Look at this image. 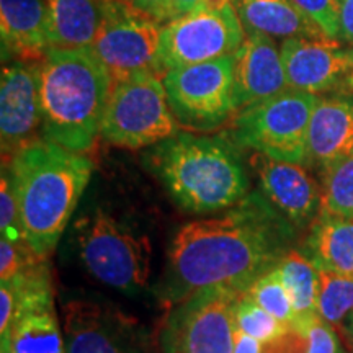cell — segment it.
Here are the masks:
<instances>
[{
  "mask_svg": "<svg viewBox=\"0 0 353 353\" xmlns=\"http://www.w3.org/2000/svg\"><path fill=\"white\" fill-rule=\"evenodd\" d=\"M291 226L263 192L214 218L183 224L170 242L165 299L175 304L210 288L244 293L290 252Z\"/></svg>",
  "mask_w": 353,
  "mask_h": 353,
  "instance_id": "1",
  "label": "cell"
},
{
  "mask_svg": "<svg viewBox=\"0 0 353 353\" xmlns=\"http://www.w3.org/2000/svg\"><path fill=\"white\" fill-rule=\"evenodd\" d=\"M2 165L10 172L25 239L46 259L63 237L90 182L94 162L85 154L37 138Z\"/></svg>",
  "mask_w": 353,
  "mask_h": 353,
  "instance_id": "2",
  "label": "cell"
},
{
  "mask_svg": "<svg viewBox=\"0 0 353 353\" xmlns=\"http://www.w3.org/2000/svg\"><path fill=\"white\" fill-rule=\"evenodd\" d=\"M112 79L90 48H52L39 63L43 138L85 154L100 134Z\"/></svg>",
  "mask_w": 353,
  "mask_h": 353,
  "instance_id": "3",
  "label": "cell"
},
{
  "mask_svg": "<svg viewBox=\"0 0 353 353\" xmlns=\"http://www.w3.org/2000/svg\"><path fill=\"white\" fill-rule=\"evenodd\" d=\"M148 159L176 205L192 213L229 210L250 193L239 152L223 138L175 134Z\"/></svg>",
  "mask_w": 353,
  "mask_h": 353,
  "instance_id": "4",
  "label": "cell"
},
{
  "mask_svg": "<svg viewBox=\"0 0 353 353\" xmlns=\"http://www.w3.org/2000/svg\"><path fill=\"white\" fill-rule=\"evenodd\" d=\"M74 226L79 257L97 281L126 294L148 288L152 255L148 237L101 206L81 216Z\"/></svg>",
  "mask_w": 353,
  "mask_h": 353,
  "instance_id": "5",
  "label": "cell"
},
{
  "mask_svg": "<svg viewBox=\"0 0 353 353\" xmlns=\"http://www.w3.org/2000/svg\"><path fill=\"white\" fill-rule=\"evenodd\" d=\"M164 79L143 72L113 83L100 125V136L126 149L151 148L176 134Z\"/></svg>",
  "mask_w": 353,
  "mask_h": 353,
  "instance_id": "6",
  "label": "cell"
},
{
  "mask_svg": "<svg viewBox=\"0 0 353 353\" xmlns=\"http://www.w3.org/2000/svg\"><path fill=\"white\" fill-rule=\"evenodd\" d=\"M317 95L286 88L239 110L232 123L234 144L276 161L306 165L307 130Z\"/></svg>",
  "mask_w": 353,
  "mask_h": 353,
  "instance_id": "7",
  "label": "cell"
},
{
  "mask_svg": "<svg viewBox=\"0 0 353 353\" xmlns=\"http://www.w3.org/2000/svg\"><path fill=\"white\" fill-rule=\"evenodd\" d=\"M162 26V21L126 0H107L103 21L90 51L107 69L112 85L143 72L164 76L161 69Z\"/></svg>",
  "mask_w": 353,
  "mask_h": 353,
  "instance_id": "8",
  "label": "cell"
},
{
  "mask_svg": "<svg viewBox=\"0 0 353 353\" xmlns=\"http://www.w3.org/2000/svg\"><path fill=\"white\" fill-rule=\"evenodd\" d=\"M162 79L175 120L190 130H214L239 112L234 54L170 69Z\"/></svg>",
  "mask_w": 353,
  "mask_h": 353,
  "instance_id": "9",
  "label": "cell"
},
{
  "mask_svg": "<svg viewBox=\"0 0 353 353\" xmlns=\"http://www.w3.org/2000/svg\"><path fill=\"white\" fill-rule=\"evenodd\" d=\"M241 294L210 288L175 303L161 332L162 353H232Z\"/></svg>",
  "mask_w": 353,
  "mask_h": 353,
  "instance_id": "10",
  "label": "cell"
},
{
  "mask_svg": "<svg viewBox=\"0 0 353 353\" xmlns=\"http://www.w3.org/2000/svg\"><path fill=\"white\" fill-rule=\"evenodd\" d=\"M244 38L245 30L234 3L176 15L162 26V74L231 56Z\"/></svg>",
  "mask_w": 353,
  "mask_h": 353,
  "instance_id": "11",
  "label": "cell"
},
{
  "mask_svg": "<svg viewBox=\"0 0 353 353\" xmlns=\"http://www.w3.org/2000/svg\"><path fill=\"white\" fill-rule=\"evenodd\" d=\"M63 334L65 353H151V341L143 325L108 303H65Z\"/></svg>",
  "mask_w": 353,
  "mask_h": 353,
  "instance_id": "12",
  "label": "cell"
},
{
  "mask_svg": "<svg viewBox=\"0 0 353 353\" xmlns=\"http://www.w3.org/2000/svg\"><path fill=\"white\" fill-rule=\"evenodd\" d=\"M39 63L13 61L2 68L0 139L3 164L10 161L25 144L37 139L34 132L43 125Z\"/></svg>",
  "mask_w": 353,
  "mask_h": 353,
  "instance_id": "13",
  "label": "cell"
},
{
  "mask_svg": "<svg viewBox=\"0 0 353 353\" xmlns=\"http://www.w3.org/2000/svg\"><path fill=\"white\" fill-rule=\"evenodd\" d=\"M281 57L288 88L322 94L347 82L353 70V48L339 39L290 38L281 43Z\"/></svg>",
  "mask_w": 353,
  "mask_h": 353,
  "instance_id": "14",
  "label": "cell"
},
{
  "mask_svg": "<svg viewBox=\"0 0 353 353\" xmlns=\"http://www.w3.org/2000/svg\"><path fill=\"white\" fill-rule=\"evenodd\" d=\"M250 164L263 195L293 226H304L321 213V190L301 164L276 161L255 152Z\"/></svg>",
  "mask_w": 353,
  "mask_h": 353,
  "instance_id": "15",
  "label": "cell"
},
{
  "mask_svg": "<svg viewBox=\"0 0 353 353\" xmlns=\"http://www.w3.org/2000/svg\"><path fill=\"white\" fill-rule=\"evenodd\" d=\"M237 110L270 99L288 88L281 50L263 33H245L234 52Z\"/></svg>",
  "mask_w": 353,
  "mask_h": 353,
  "instance_id": "16",
  "label": "cell"
},
{
  "mask_svg": "<svg viewBox=\"0 0 353 353\" xmlns=\"http://www.w3.org/2000/svg\"><path fill=\"white\" fill-rule=\"evenodd\" d=\"M353 154V100L347 97L319 99L307 130L306 165L321 172Z\"/></svg>",
  "mask_w": 353,
  "mask_h": 353,
  "instance_id": "17",
  "label": "cell"
},
{
  "mask_svg": "<svg viewBox=\"0 0 353 353\" xmlns=\"http://www.w3.org/2000/svg\"><path fill=\"white\" fill-rule=\"evenodd\" d=\"M2 52L15 61L38 63L51 50L44 0H0Z\"/></svg>",
  "mask_w": 353,
  "mask_h": 353,
  "instance_id": "18",
  "label": "cell"
},
{
  "mask_svg": "<svg viewBox=\"0 0 353 353\" xmlns=\"http://www.w3.org/2000/svg\"><path fill=\"white\" fill-rule=\"evenodd\" d=\"M51 50L90 48L100 32L107 0H44Z\"/></svg>",
  "mask_w": 353,
  "mask_h": 353,
  "instance_id": "19",
  "label": "cell"
},
{
  "mask_svg": "<svg viewBox=\"0 0 353 353\" xmlns=\"http://www.w3.org/2000/svg\"><path fill=\"white\" fill-rule=\"evenodd\" d=\"M234 7L245 33H263L280 39L325 37L293 0H234Z\"/></svg>",
  "mask_w": 353,
  "mask_h": 353,
  "instance_id": "20",
  "label": "cell"
},
{
  "mask_svg": "<svg viewBox=\"0 0 353 353\" xmlns=\"http://www.w3.org/2000/svg\"><path fill=\"white\" fill-rule=\"evenodd\" d=\"M303 254L317 270L353 275V219L321 211L312 221Z\"/></svg>",
  "mask_w": 353,
  "mask_h": 353,
  "instance_id": "21",
  "label": "cell"
},
{
  "mask_svg": "<svg viewBox=\"0 0 353 353\" xmlns=\"http://www.w3.org/2000/svg\"><path fill=\"white\" fill-rule=\"evenodd\" d=\"M0 342V348H8L12 353H65L54 303L21 312Z\"/></svg>",
  "mask_w": 353,
  "mask_h": 353,
  "instance_id": "22",
  "label": "cell"
},
{
  "mask_svg": "<svg viewBox=\"0 0 353 353\" xmlns=\"http://www.w3.org/2000/svg\"><path fill=\"white\" fill-rule=\"evenodd\" d=\"M276 272L288 290L294 309V322L290 329L298 330L317 316L319 270L303 252L290 250L276 265Z\"/></svg>",
  "mask_w": 353,
  "mask_h": 353,
  "instance_id": "23",
  "label": "cell"
},
{
  "mask_svg": "<svg viewBox=\"0 0 353 353\" xmlns=\"http://www.w3.org/2000/svg\"><path fill=\"white\" fill-rule=\"evenodd\" d=\"M321 174V211L353 219V154L325 167Z\"/></svg>",
  "mask_w": 353,
  "mask_h": 353,
  "instance_id": "24",
  "label": "cell"
},
{
  "mask_svg": "<svg viewBox=\"0 0 353 353\" xmlns=\"http://www.w3.org/2000/svg\"><path fill=\"white\" fill-rule=\"evenodd\" d=\"M353 312V275L319 270L317 314L334 327H342Z\"/></svg>",
  "mask_w": 353,
  "mask_h": 353,
  "instance_id": "25",
  "label": "cell"
},
{
  "mask_svg": "<svg viewBox=\"0 0 353 353\" xmlns=\"http://www.w3.org/2000/svg\"><path fill=\"white\" fill-rule=\"evenodd\" d=\"M236 329L252 335L262 343L275 342L290 332L288 324L265 311L245 293L241 294L236 306Z\"/></svg>",
  "mask_w": 353,
  "mask_h": 353,
  "instance_id": "26",
  "label": "cell"
},
{
  "mask_svg": "<svg viewBox=\"0 0 353 353\" xmlns=\"http://www.w3.org/2000/svg\"><path fill=\"white\" fill-rule=\"evenodd\" d=\"M244 293L252 298L259 306H262L265 311H268L272 316L283 321L291 327V324L294 322L293 303H291L288 290H286L276 268H272L262 276H259Z\"/></svg>",
  "mask_w": 353,
  "mask_h": 353,
  "instance_id": "27",
  "label": "cell"
},
{
  "mask_svg": "<svg viewBox=\"0 0 353 353\" xmlns=\"http://www.w3.org/2000/svg\"><path fill=\"white\" fill-rule=\"evenodd\" d=\"M0 232L2 237L17 244H28L25 239L19 203L7 165H2V179H0Z\"/></svg>",
  "mask_w": 353,
  "mask_h": 353,
  "instance_id": "28",
  "label": "cell"
},
{
  "mask_svg": "<svg viewBox=\"0 0 353 353\" xmlns=\"http://www.w3.org/2000/svg\"><path fill=\"white\" fill-rule=\"evenodd\" d=\"M294 6L319 26L325 37L339 39L341 33V0H293Z\"/></svg>",
  "mask_w": 353,
  "mask_h": 353,
  "instance_id": "29",
  "label": "cell"
},
{
  "mask_svg": "<svg viewBox=\"0 0 353 353\" xmlns=\"http://www.w3.org/2000/svg\"><path fill=\"white\" fill-rule=\"evenodd\" d=\"M296 332L306 341L304 353H345L334 325L322 319L319 314L309 319Z\"/></svg>",
  "mask_w": 353,
  "mask_h": 353,
  "instance_id": "30",
  "label": "cell"
},
{
  "mask_svg": "<svg viewBox=\"0 0 353 353\" xmlns=\"http://www.w3.org/2000/svg\"><path fill=\"white\" fill-rule=\"evenodd\" d=\"M39 259L44 257H39L28 244H17L2 237L0 241V281H7L17 276Z\"/></svg>",
  "mask_w": 353,
  "mask_h": 353,
  "instance_id": "31",
  "label": "cell"
},
{
  "mask_svg": "<svg viewBox=\"0 0 353 353\" xmlns=\"http://www.w3.org/2000/svg\"><path fill=\"white\" fill-rule=\"evenodd\" d=\"M126 2H130L138 10L154 17L156 20L162 21V23H165V21H169L175 17L172 0H126Z\"/></svg>",
  "mask_w": 353,
  "mask_h": 353,
  "instance_id": "32",
  "label": "cell"
},
{
  "mask_svg": "<svg viewBox=\"0 0 353 353\" xmlns=\"http://www.w3.org/2000/svg\"><path fill=\"white\" fill-rule=\"evenodd\" d=\"M228 3H234V0H172V7H174L175 17L183 15V13L201 10V8L223 7L228 6Z\"/></svg>",
  "mask_w": 353,
  "mask_h": 353,
  "instance_id": "33",
  "label": "cell"
},
{
  "mask_svg": "<svg viewBox=\"0 0 353 353\" xmlns=\"http://www.w3.org/2000/svg\"><path fill=\"white\" fill-rule=\"evenodd\" d=\"M339 39L353 48V0H341V33Z\"/></svg>",
  "mask_w": 353,
  "mask_h": 353,
  "instance_id": "34",
  "label": "cell"
},
{
  "mask_svg": "<svg viewBox=\"0 0 353 353\" xmlns=\"http://www.w3.org/2000/svg\"><path fill=\"white\" fill-rule=\"evenodd\" d=\"M232 353H263V343L252 337V335L236 329V332H234Z\"/></svg>",
  "mask_w": 353,
  "mask_h": 353,
  "instance_id": "35",
  "label": "cell"
},
{
  "mask_svg": "<svg viewBox=\"0 0 353 353\" xmlns=\"http://www.w3.org/2000/svg\"><path fill=\"white\" fill-rule=\"evenodd\" d=\"M342 330H343V334L347 335L348 342H353V312L347 317V321L343 322Z\"/></svg>",
  "mask_w": 353,
  "mask_h": 353,
  "instance_id": "36",
  "label": "cell"
},
{
  "mask_svg": "<svg viewBox=\"0 0 353 353\" xmlns=\"http://www.w3.org/2000/svg\"><path fill=\"white\" fill-rule=\"evenodd\" d=\"M347 83L348 85H350L352 88H353V70H352V74H350V77H348V81H347Z\"/></svg>",
  "mask_w": 353,
  "mask_h": 353,
  "instance_id": "37",
  "label": "cell"
},
{
  "mask_svg": "<svg viewBox=\"0 0 353 353\" xmlns=\"http://www.w3.org/2000/svg\"><path fill=\"white\" fill-rule=\"evenodd\" d=\"M0 353H12L8 348H0Z\"/></svg>",
  "mask_w": 353,
  "mask_h": 353,
  "instance_id": "38",
  "label": "cell"
},
{
  "mask_svg": "<svg viewBox=\"0 0 353 353\" xmlns=\"http://www.w3.org/2000/svg\"><path fill=\"white\" fill-rule=\"evenodd\" d=\"M350 353H353V342H350Z\"/></svg>",
  "mask_w": 353,
  "mask_h": 353,
  "instance_id": "39",
  "label": "cell"
}]
</instances>
